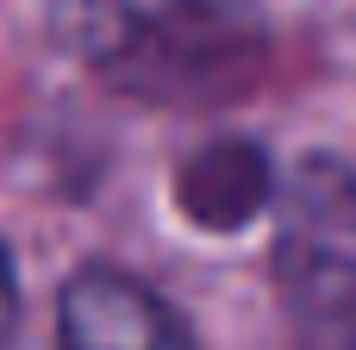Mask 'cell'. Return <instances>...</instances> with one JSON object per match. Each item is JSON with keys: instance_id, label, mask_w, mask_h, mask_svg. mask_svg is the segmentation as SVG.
<instances>
[{"instance_id": "obj_1", "label": "cell", "mask_w": 356, "mask_h": 350, "mask_svg": "<svg viewBox=\"0 0 356 350\" xmlns=\"http://www.w3.org/2000/svg\"><path fill=\"white\" fill-rule=\"evenodd\" d=\"M275 282L307 332H356V175L332 157H307L288 175L275 213Z\"/></svg>"}, {"instance_id": "obj_2", "label": "cell", "mask_w": 356, "mask_h": 350, "mask_svg": "<svg viewBox=\"0 0 356 350\" xmlns=\"http://www.w3.org/2000/svg\"><path fill=\"white\" fill-rule=\"evenodd\" d=\"M63 350H194L175 313L119 269H81L56 301Z\"/></svg>"}, {"instance_id": "obj_3", "label": "cell", "mask_w": 356, "mask_h": 350, "mask_svg": "<svg viewBox=\"0 0 356 350\" xmlns=\"http://www.w3.org/2000/svg\"><path fill=\"white\" fill-rule=\"evenodd\" d=\"M175 200L194 225H213V232H232L244 225L250 213H263L269 200V163L257 144L244 138H219L207 150H194L175 175Z\"/></svg>"}, {"instance_id": "obj_4", "label": "cell", "mask_w": 356, "mask_h": 350, "mask_svg": "<svg viewBox=\"0 0 356 350\" xmlns=\"http://www.w3.org/2000/svg\"><path fill=\"white\" fill-rule=\"evenodd\" d=\"M13 263H6V250H0V338H6V326H13Z\"/></svg>"}]
</instances>
